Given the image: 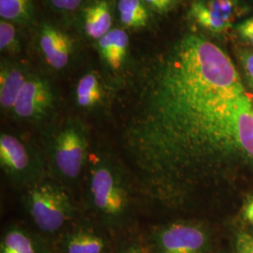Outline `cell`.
I'll use <instances>...</instances> for the list:
<instances>
[{
  "instance_id": "1",
  "label": "cell",
  "mask_w": 253,
  "mask_h": 253,
  "mask_svg": "<svg viewBox=\"0 0 253 253\" xmlns=\"http://www.w3.org/2000/svg\"><path fill=\"white\" fill-rule=\"evenodd\" d=\"M119 141L134 185L166 208L188 204L233 164L253 165V103L229 55L198 35L145 67Z\"/></svg>"
},
{
  "instance_id": "2",
  "label": "cell",
  "mask_w": 253,
  "mask_h": 253,
  "mask_svg": "<svg viewBox=\"0 0 253 253\" xmlns=\"http://www.w3.org/2000/svg\"><path fill=\"white\" fill-rule=\"evenodd\" d=\"M85 206L100 227L108 232L122 231L133 216L132 176L115 155L91 150L84 173Z\"/></svg>"
},
{
  "instance_id": "3",
  "label": "cell",
  "mask_w": 253,
  "mask_h": 253,
  "mask_svg": "<svg viewBox=\"0 0 253 253\" xmlns=\"http://www.w3.org/2000/svg\"><path fill=\"white\" fill-rule=\"evenodd\" d=\"M41 146L45 155L49 176L71 187L84 176L89 160V128L81 119L69 118L42 127Z\"/></svg>"
},
{
  "instance_id": "4",
  "label": "cell",
  "mask_w": 253,
  "mask_h": 253,
  "mask_svg": "<svg viewBox=\"0 0 253 253\" xmlns=\"http://www.w3.org/2000/svg\"><path fill=\"white\" fill-rule=\"evenodd\" d=\"M22 206L45 238L59 236L77 217V208L66 187L50 176L24 190Z\"/></svg>"
},
{
  "instance_id": "5",
  "label": "cell",
  "mask_w": 253,
  "mask_h": 253,
  "mask_svg": "<svg viewBox=\"0 0 253 253\" xmlns=\"http://www.w3.org/2000/svg\"><path fill=\"white\" fill-rule=\"evenodd\" d=\"M0 167L5 177L23 190L49 176L42 146L25 136L9 131L0 134Z\"/></svg>"
},
{
  "instance_id": "6",
  "label": "cell",
  "mask_w": 253,
  "mask_h": 253,
  "mask_svg": "<svg viewBox=\"0 0 253 253\" xmlns=\"http://www.w3.org/2000/svg\"><path fill=\"white\" fill-rule=\"evenodd\" d=\"M145 241L150 253H208L210 246L208 231L187 221L157 227Z\"/></svg>"
},
{
  "instance_id": "7",
  "label": "cell",
  "mask_w": 253,
  "mask_h": 253,
  "mask_svg": "<svg viewBox=\"0 0 253 253\" xmlns=\"http://www.w3.org/2000/svg\"><path fill=\"white\" fill-rule=\"evenodd\" d=\"M56 101V94L50 81L31 75L20 91L10 115L21 122L44 127L52 123Z\"/></svg>"
},
{
  "instance_id": "8",
  "label": "cell",
  "mask_w": 253,
  "mask_h": 253,
  "mask_svg": "<svg viewBox=\"0 0 253 253\" xmlns=\"http://www.w3.org/2000/svg\"><path fill=\"white\" fill-rule=\"evenodd\" d=\"M105 231L97 222H73L56 241L58 253H111V243Z\"/></svg>"
},
{
  "instance_id": "9",
  "label": "cell",
  "mask_w": 253,
  "mask_h": 253,
  "mask_svg": "<svg viewBox=\"0 0 253 253\" xmlns=\"http://www.w3.org/2000/svg\"><path fill=\"white\" fill-rule=\"evenodd\" d=\"M235 9V0L196 1L190 7V15L209 32L223 33L232 27Z\"/></svg>"
},
{
  "instance_id": "10",
  "label": "cell",
  "mask_w": 253,
  "mask_h": 253,
  "mask_svg": "<svg viewBox=\"0 0 253 253\" xmlns=\"http://www.w3.org/2000/svg\"><path fill=\"white\" fill-rule=\"evenodd\" d=\"M0 253H55L45 237L25 227L10 225L1 236Z\"/></svg>"
},
{
  "instance_id": "11",
  "label": "cell",
  "mask_w": 253,
  "mask_h": 253,
  "mask_svg": "<svg viewBox=\"0 0 253 253\" xmlns=\"http://www.w3.org/2000/svg\"><path fill=\"white\" fill-rule=\"evenodd\" d=\"M72 41L58 29L47 26L41 36V47L46 62L54 70L60 71L67 67L72 52Z\"/></svg>"
},
{
  "instance_id": "12",
  "label": "cell",
  "mask_w": 253,
  "mask_h": 253,
  "mask_svg": "<svg viewBox=\"0 0 253 253\" xmlns=\"http://www.w3.org/2000/svg\"><path fill=\"white\" fill-rule=\"evenodd\" d=\"M31 75L17 67L6 66L0 72V105L2 111L10 114L19 93Z\"/></svg>"
},
{
  "instance_id": "13",
  "label": "cell",
  "mask_w": 253,
  "mask_h": 253,
  "mask_svg": "<svg viewBox=\"0 0 253 253\" xmlns=\"http://www.w3.org/2000/svg\"><path fill=\"white\" fill-rule=\"evenodd\" d=\"M128 37L122 29L110 30L99 40V47L102 58L113 71L121 69L126 58Z\"/></svg>"
},
{
  "instance_id": "14",
  "label": "cell",
  "mask_w": 253,
  "mask_h": 253,
  "mask_svg": "<svg viewBox=\"0 0 253 253\" xmlns=\"http://www.w3.org/2000/svg\"><path fill=\"white\" fill-rule=\"evenodd\" d=\"M74 95L79 108L92 110L99 106L103 99V88L97 74H84L76 84Z\"/></svg>"
},
{
  "instance_id": "15",
  "label": "cell",
  "mask_w": 253,
  "mask_h": 253,
  "mask_svg": "<svg viewBox=\"0 0 253 253\" xmlns=\"http://www.w3.org/2000/svg\"><path fill=\"white\" fill-rule=\"evenodd\" d=\"M112 16L108 4L100 1L84 11V30L91 39L100 40L111 30Z\"/></svg>"
},
{
  "instance_id": "16",
  "label": "cell",
  "mask_w": 253,
  "mask_h": 253,
  "mask_svg": "<svg viewBox=\"0 0 253 253\" xmlns=\"http://www.w3.org/2000/svg\"><path fill=\"white\" fill-rule=\"evenodd\" d=\"M118 9L120 20L128 27H145L148 14L141 0H119Z\"/></svg>"
},
{
  "instance_id": "17",
  "label": "cell",
  "mask_w": 253,
  "mask_h": 253,
  "mask_svg": "<svg viewBox=\"0 0 253 253\" xmlns=\"http://www.w3.org/2000/svg\"><path fill=\"white\" fill-rule=\"evenodd\" d=\"M30 10V0H0V15L5 20H26Z\"/></svg>"
},
{
  "instance_id": "18",
  "label": "cell",
  "mask_w": 253,
  "mask_h": 253,
  "mask_svg": "<svg viewBox=\"0 0 253 253\" xmlns=\"http://www.w3.org/2000/svg\"><path fill=\"white\" fill-rule=\"evenodd\" d=\"M112 253H150L144 237H127L123 239Z\"/></svg>"
},
{
  "instance_id": "19",
  "label": "cell",
  "mask_w": 253,
  "mask_h": 253,
  "mask_svg": "<svg viewBox=\"0 0 253 253\" xmlns=\"http://www.w3.org/2000/svg\"><path fill=\"white\" fill-rule=\"evenodd\" d=\"M15 28L8 22L2 20L0 23V48L1 51L10 49L15 43Z\"/></svg>"
},
{
  "instance_id": "20",
  "label": "cell",
  "mask_w": 253,
  "mask_h": 253,
  "mask_svg": "<svg viewBox=\"0 0 253 253\" xmlns=\"http://www.w3.org/2000/svg\"><path fill=\"white\" fill-rule=\"evenodd\" d=\"M235 253H253V235L240 232L235 238Z\"/></svg>"
},
{
  "instance_id": "21",
  "label": "cell",
  "mask_w": 253,
  "mask_h": 253,
  "mask_svg": "<svg viewBox=\"0 0 253 253\" xmlns=\"http://www.w3.org/2000/svg\"><path fill=\"white\" fill-rule=\"evenodd\" d=\"M236 30L240 36L253 46V17L247 19L237 25Z\"/></svg>"
},
{
  "instance_id": "22",
  "label": "cell",
  "mask_w": 253,
  "mask_h": 253,
  "mask_svg": "<svg viewBox=\"0 0 253 253\" xmlns=\"http://www.w3.org/2000/svg\"><path fill=\"white\" fill-rule=\"evenodd\" d=\"M241 61L244 66L245 72L249 78V82L253 83V52L243 51L240 54Z\"/></svg>"
},
{
  "instance_id": "23",
  "label": "cell",
  "mask_w": 253,
  "mask_h": 253,
  "mask_svg": "<svg viewBox=\"0 0 253 253\" xmlns=\"http://www.w3.org/2000/svg\"><path fill=\"white\" fill-rule=\"evenodd\" d=\"M51 1L55 8L67 9V10L77 9L82 2V0H51Z\"/></svg>"
},
{
  "instance_id": "24",
  "label": "cell",
  "mask_w": 253,
  "mask_h": 253,
  "mask_svg": "<svg viewBox=\"0 0 253 253\" xmlns=\"http://www.w3.org/2000/svg\"><path fill=\"white\" fill-rule=\"evenodd\" d=\"M150 6L160 11H164L170 7L171 0H145Z\"/></svg>"
},
{
  "instance_id": "25",
  "label": "cell",
  "mask_w": 253,
  "mask_h": 253,
  "mask_svg": "<svg viewBox=\"0 0 253 253\" xmlns=\"http://www.w3.org/2000/svg\"><path fill=\"white\" fill-rule=\"evenodd\" d=\"M244 218L253 224V198L250 200L245 207Z\"/></svg>"
},
{
  "instance_id": "26",
  "label": "cell",
  "mask_w": 253,
  "mask_h": 253,
  "mask_svg": "<svg viewBox=\"0 0 253 253\" xmlns=\"http://www.w3.org/2000/svg\"><path fill=\"white\" fill-rule=\"evenodd\" d=\"M250 83V85H251V87H252V89H253V82H249Z\"/></svg>"
}]
</instances>
